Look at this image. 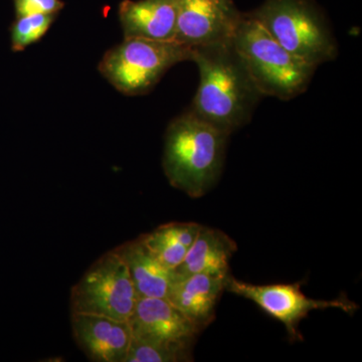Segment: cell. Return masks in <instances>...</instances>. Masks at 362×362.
<instances>
[{"mask_svg":"<svg viewBox=\"0 0 362 362\" xmlns=\"http://www.w3.org/2000/svg\"><path fill=\"white\" fill-rule=\"evenodd\" d=\"M199 86L189 111L232 134L247 125L263 98L233 40L192 49Z\"/></svg>","mask_w":362,"mask_h":362,"instance_id":"cell-1","label":"cell"},{"mask_svg":"<svg viewBox=\"0 0 362 362\" xmlns=\"http://www.w3.org/2000/svg\"><path fill=\"white\" fill-rule=\"evenodd\" d=\"M230 134L188 110L169 123L164 137V175L169 185L201 199L220 180Z\"/></svg>","mask_w":362,"mask_h":362,"instance_id":"cell-2","label":"cell"},{"mask_svg":"<svg viewBox=\"0 0 362 362\" xmlns=\"http://www.w3.org/2000/svg\"><path fill=\"white\" fill-rule=\"evenodd\" d=\"M233 42L264 97L289 101L308 89L316 66L285 49L251 14H243Z\"/></svg>","mask_w":362,"mask_h":362,"instance_id":"cell-3","label":"cell"},{"mask_svg":"<svg viewBox=\"0 0 362 362\" xmlns=\"http://www.w3.org/2000/svg\"><path fill=\"white\" fill-rule=\"evenodd\" d=\"M251 16L279 44L302 61L318 68L337 59V39L308 0H267Z\"/></svg>","mask_w":362,"mask_h":362,"instance_id":"cell-4","label":"cell"},{"mask_svg":"<svg viewBox=\"0 0 362 362\" xmlns=\"http://www.w3.org/2000/svg\"><path fill=\"white\" fill-rule=\"evenodd\" d=\"M192 59V49L187 45L124 37L121 44L105 52L98 69L119 92L138 96L153 89L171 66Z\"/></svg>","mask_w":362,"mask_h":362,"instance_id":"cell-5","label":"cell"},{"mask_svg":"<svg viewBox=\"0 0 362 362\" xmlns=\"http://www.w3.org/2000/svg\"><path fill=\"white\" fill-rule=\"evenodd\" d=\"M138 296L129 272L114 250L104 254L71 287V313L129 320Z\"/></svg>","mask_w":362,"mask_h":362,"instance_id":"cell-6","label":"cell"},{"mask_svg":"<svg viewBox=\"0 0 362 362\" xmlns=\"http://www.w3.org/2000/svg\"><path fill=\"white\" fill-rule=\"evenodd\" d=\"M301 285L302 282L254 285L238 280L230 274L226 281V291L250 300L262 311L282 323L291 341L303 340L299 325L312 311L335 308L354 315L359 309L358 305L347 299L345 295L334 300L312 299L304 294Z\"/></svg>","mask_w":362,"mask_h":362,"instance_id":"cell-7","label":"cell"},{"mask_svg":"<svg viewBox=\"0 0 362 362\" xmlns=\"http://www.w3.org/2000/svg\"><path fill=\"white\" fill-rule=\"evenodd\" d=\"M242 16L232 0H178L173 42L194 49L232 40Z\"/></svg>","mask_w":362,"mask_h":362,"instance_id":"cell-8","label":"cell"},{"mask_svg":"<svg viewBox=\"0 0 362 362\" xmlns=\"http://www.w3.org/2000/svg\"><path fill=\"white\" fill-rule=\"evenodd\" d=\"M71 314L74 338L89 361L125 362L132 340L128 321L94 314Z\"/></svg>","mask_w":362,"mask_h":362,"instance_id":"cell-9","label":"cell"},{"mask_svg":"<svg viewBox=\"0 0 362 362\" xmlns=\"http://www.w3.org/2000/svg\"><path fill=\"white\" fill-rule=\"evenodd\" d=\"M132 337L164 342H194L201 330L166 298H138L129 320Z\"/></svg>","mask_w":362,"mask_h":362,"instance_id":"cell-10","label":"cell"},{"mask_svg":"<svg viewBox=\"0 0 362 362\" xmlns=\"http://www.w3.org/2000/svg\"><path fill=\"white\" fill-rule=\"evenodd\" d=\"M228 277L204 273L175 277L166 299L202 331L214 320Z\"/></svg>","mask_w":362,"mask_h":362,"instance_id":"cell-11","label":"cell"},{"mask_svg":"<svg viewBox=\"0 0 362 362\" xmlns=\"http://www.w3.org/2000/svg\"><path fill=\"white\" fill-rule=\"evenodd\" d=\"M178 0H124L119 18L124 37L173 42Z\"/></svg>","mask_w":362,"mask_h":362,"instance_id":"cell-12","label":"cell"},{"mask_svg":"<svg viewBox=\"0 0 362 362\" xmlns=\"http://www.w3.org/2000/svg\"><path fill=\"white\" fill-rule=\"evenodd\" d=\"M114 251L123 259L138 298H166L175 281V271L162 265L139 237Z\"/></svg>","mask_w":362,"mask_h":362,"instance_id":"cell-13","label":"cell"},{"mask_svg":"<svg viewBox=\"0 0 362 362\" xmlns=\"http://www.w3.org/2000/svg\"><path fill=\"white\" fill-rule=\"evenodd\" d=\"M237 250L235 240L226 233L202 226L182 263L175 269V277L199 273L228 277L230 261Z\"/></svg>","mask_w":362,"mask_h":362,"instance_id":"cell-14","label":"cell"},{"mask_svg":"<svg viewBox=\"0 0 362 362\" xmlns=\"http://www.w3.org/2000/svg\"><path fill=\"white\" fill-rule=\"evenodd\" d=\"M201 228L197 223H169L141 238L162 265L175 271L182 263Z\"/></svg>","mask_w":362,"mask_h":362,"instance_id":"cell-15","label":"cell"},{"mask_svg":"<svg viewBox=\"0 0 362 362\" xmlns=\"http://www.w3.org/2000/svg\"><path fill=\"white\" fill-rule=\"evenodd\" d=\"M194 342H164L132 337L125 362L192 361Z\"/></svg>","mask_w":362,"mask_h":362,"instance_id":"cell-16","label":"cell"},{"mask_svg":"<svg viewBox=\"0 0 362 362\" xmlns=\"http://www.w3.org/2000/svg\"><path fill=\"white\" fill-rule=\"evenodd\" d=\"M56 16L57 14H33L16 18L9 28L13 52L25 51L26 47L42 39L56 20Z\"/></svg>","mask_w":362,"mask_h":362,"instance_id":"cell-17","label":"cell"},{"mask_svg":"<svg viewBox=\"0 0 362 362\" xmlns=\"http://www.w3.org/2000/svg\"><path fill=\"white\" fill-rule=\"evenodd\" d=\"M16 18L33 14H57L65 6L62 0H13Z\"/></svg>","mask_w":362,"mask_h":362,"instance_id":"cell-18","label":"cell"}]
</instances>
